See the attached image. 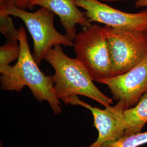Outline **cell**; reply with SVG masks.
I'll return each instance as SVG.
<instances>
[{
  "instance_id": "1",
  "label": "cell",
  "mask_w": 147,
  "mask_h": 147,
  "mask_svg": "<svg viewBox=\"0 0 147 147\" xmlns=\"http://www.w3.org/2000/svg\"><path fill=\"white\" fill-rule=\"evenodd\" d=\"M44 59L55 70L52 76L56 94L65 105H72L79 95L98 102L105 107L113 104L112 98L101 92L94 84L87 69L77 58H72L64 53L60 45L50 49Z\"/></svg>"
},
{
  "instance_id": "2",
  "label": "cell",
  "mask_w": 147,
  "mask_h": 147,
  "mask_svg": "<svg viewBox=\"0 0 147 147\" xmlns=\"http://www.w3.org/2000/svg\"><path fill=\"white\" fill-rule=\"evenodd\" d=\"M18 31L20 53L16 64L1 73V89L20 92L27 86L36 100L47 101L53 113L58 115L62 109L55 91L53 78L45 75L39 68L30 51L24 27L21 26Z\"/></svg>"
},
{
  "instance_id": "3",
  "label": "cell",
  "mask_w": 147,
  "mask_h": 147,
  "mask_svg": "<svg viewBox=\"0 0 147 147\" xmlns=\"http://www.w3.org/2000/svg\"><path fill=\"white\" fill-rule=\"evenodd\" d=\"M0 16H14L24 21L33 39L32 55L38 65L55 46L74 47L73 42L56 30L54 26L55 14L45 8L40 7L36 11L29 12L12 4H1Z\"/></svg>"
},
{
  "instance_id": "4",
  "label": "cell",
  "mask_w": 147,
  "mask_h": 147,
  "mask_svg": "<svg viewBox=\"0 0 147 147\" xmlns=\"http://www.w3.org/2000/svg\"><path fill=\"white\" fill-rule=\"evenodd\" d=\"M74 47L76 58L87 69L94 81L111 77L110 56L105 27L94 24L83 28L75 37Z\"/></svg>"
},
{
  "instance_id": "5",
  "label": "cell",
  "mask_w": 147,
  "mask_h": 147,
  "mask_svg": "<svg viewBox=\"0 0 147 147\" xmlns=\"http://www.w3.org/2000/svg\"><path fill=\"white\" fill-rule=\"evenodd\" d=\"M111 77L125 73L147 57V31L105 27Z\"/></svg>"
},
{
  "instance_id": "6",
  "label": "cell",
  "mask_w": 147,
  "mask_h": 147,
  "mask_svg": "<svg viewBox=\"0 0 147 147\" xmlns=\"http://www.w3.org/2000/svg\"><path fill=\"white\" fill-rule=\"evenodd\" d=\"M91 22H97L115 29L147 31V8L136 13L115 9L100 0H76Z\"/></svg>"
},
{
  "instance_id": "7",
  "label": "cell",
  "mask_w": 147,
  "mask_h": 147,
  "mask_svg": "<svg viewBox=\"0 0 147 147\" xmlns=\"http://www.w3.org/2000/svg\"><path fill=\"white\" fill-rule=\"evenodd\" d=\"M98 82L106 85L113 99L121 102L125 110L133 107L147 92V57L126 73Z\"/></svg>"
},
{
  "instance_id": "8",
  "label": "cell",
  "mask_w": 147,
  "mask_h": 147,
  "mask_svg": "<svg viewBox=\"0 0 147 147\" xmlns=\"http://www.w3.org/2000/svg\"><path fill=\"white\" fill-rule=\"evenodd\" d=\"M72 105H79L89 110L93 117L94 126L98 131L96 141L89 146L99 147L109 142H113L124 136L126 130L124 116V107L118 101L114 106H109L105 109L93 107L80 100L79 97L74 100Z\"/></svg>"
},
{
  "instance_id": "9",
  "label": "cell",
  "mask_w": 147,
  "mask_h": 147,
  "mask_svg": "<svg viewBox=\"0 0 147 147\" xmlns=\"http://www.w3.org/2000/svg\"><path fill=\"white\" fill-rule=\"evenodd\" d=\"M36 5L45 8L58 16L65 30V35L73 42L76 35V25H80L83 28L92 25L86 14L79 9L76 0L33 1L31 9Z\"/></svg>"
},
{
  "instance_id": "10",
  "label": "cell",
  "mask_w": 147,
  "mask_h": 147,
  "mask_svg": "<svg viewBox=\"0 0 147 147\" xmlns=\"http://www.w3.org/2000/svg\"><path fill=\"white\" fill-rule=\"evenodd\" d=\"M126 130L124 136L141 131L147 123V92L136 105L124 111Z\"/></svg>"
},
{
  "instance_id": "11",
  "label": "cell",
  "mask_w": 147,
  "mask_h": 147,
  "mask_svg": "<svg viewBox=\"0 0 147 147\" xmlns=\"http://www.w3.org/2000/svg\"><path fill=\"white\" fill-rule=\"evenodd\" d=\"M20 53L19 42H7L0 47V73H2L11 66L10 64L18 59Z\"/></svg>"
},
{
  "instance_id": "12",
  "label": "cell",
  "mask_w": 147,
  "mask_h": 147,
  "mask_svg": "<svg viewBox=\"0 0 147 147\" xmlns=\"http://www.w3.org/2000/svg\"><path fill=\"white\" fill-rule=\"evenodd\" d=\"M147 144V131L122 137L113 142L105 143L99 147H140Z\"/></svg>"
},
{
  "instance_id": "13",
  "label": "cell",
  "mask_w": 147,
  "mask_h": 147,
  "mask_svg": "<svg viewBox=\"0 0 147 147\" xmlns=\"http://www.w3.org/2000/svg\"><path fill=\"white\" fill-rule=\"evenodd\" d=\"M0 31L7 42H19V31L16 30L11 16H0Z\"/></svg>"
},
{
  "instance_id": "14",
  "label": "cell",
  "mask_w": 147,
  "mask_h": 147,
  "mask_svg": "<svg viewBox=\"0 0 147 147\" xmlns=\"http://www.w3.org/2000/svg\"><path fill=\"white\" fill-rule=\"evenodd\" d=\"M34 0H0V5L4 3L12 4L16 7L21 9H31V4Z\"/></svg>"
},
{
  "instance_id": "15",
  "label": "cell",
  "mask_w": 147,
  "mask_h": 147,
  "mask_svg": "<svg viewBox=\"0 0 147 147\" xmlns=\"http://www.w3.org/2000/svg\"><path fill=\"white\" fill-rule=\"evenodd\" d=\"M136 8L146 7L147 8V0H139L137 1L135 3Z\"/></svg>"
},
{
  "instance_id": "16",
  "label": "cell",
  "mask_w": 147,
  "mask_h": 147,
  "mask_svg": "<svg viewBox=\"0 0 147 147\" xmlns=\"http://www.w3.org/2000/svg\"><path fill=\"white\" fill-rule=\"evenodd\" d=\"M104 2H120V1H131V0H100ZM139 1V0H136Z\"/></svg>"
}]
</instances>
